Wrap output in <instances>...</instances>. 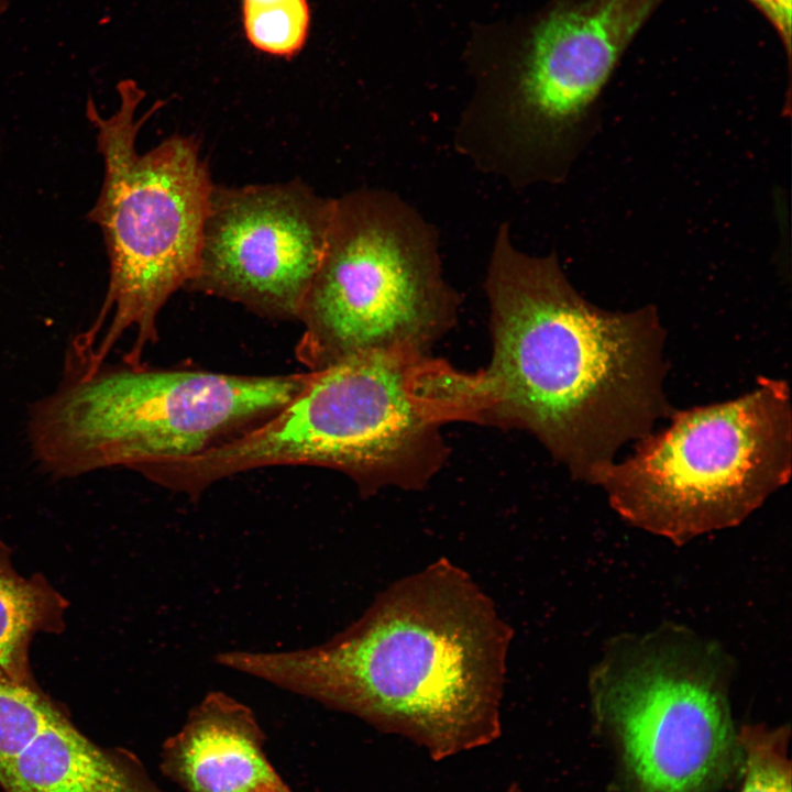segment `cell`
I'll list each match as a JSON object with an SVG mask.
<instances>
[{
	"label": "cell",
	"instance_id": "9a60e30c",
	"mask_svg": "<svg viewBox=\"0 0 792 792\" xmlns=\"http://www.w3.org/2000/svg\"><path fill=\"white\" fill-rule=\"evenodd\" d=\"M789 732L746 727L739 733L744 780L739 792H791Z\"/></svg>",
	"mask_w": 792,
	"mask_h": 792
},
{
	"label": "cell",
	"instance_id": "5bb4252c",
	"mask_svg": "<svg viewBox=\"0 0 792 792\" xmlns=\"http://www.w3.org/2000/svg\"><path fill=\"white\" fill-rule=\"evenodd\" d=\"M242 22L254 48L292 58L307 42L310 10L307 0H242Z\"/></svg>",
	"mask_w": 792,
	"mask_h": 792
},
{
	"label": "cell",
	"instance_id": "30bf717a",
	"mask_svg": "<svg viewBox=\"0 0 792 792\" xmlns=\"http://www.w3.org/2000/svg\"><path fill=\"white\" fill-rule=\"evenodd\" d=\"M333 199L299 179L213 186L187 289L274 319H298L326 251Z\"/></svg>",
	"mask_w": 792,
	"mask_h": 792
},
{
	"label": "cell",
	"instance_id": "8fae6325",
	"mask_svg": "<svg viewBox=\"0 0 792 792\" xmlns=\"http://www.w3.org/2000/svg\"><path fill=\"white\" fill-rule=\"evenodd\" d=\"M265 741L251 707L210 691L163 743L160 769L185 792H294L267 758Z\"/></svg>",
	"mask_w": 792,
	"mask_h": 792
},
{
	"label": "cell",
	"instance_id": "7a4b0ae2",
	"mask_svg": "<svg viewBox=\"0 0 792 792\" xmlns=\"http://www.w3.org/2000/svg\"><path fill=\"white\" fill-rule=\"evenodd\" d=\"M512 632L462 570L438 561L394 583L328 641L215 661L403 736L441 761L501 735Z\"/></svg>",
	"mask_w": 792,
	"mask_h": 792
},
{
	"label": "cell",
	"instance_id": "2e32d148",
	"mask_svg": "<svg viewBox=\"0 0 792 792\" xmlns=\"http://www.w3.org/2000/svg\"><path fill=\"white\" fill-rule=\"evenodd\" d=\"M769 22L779 37L790 68L792 51V0H747Z\"/></svg>",
	"mask_w": 792,
	"mask_h": 792
},
{
	"label": "cell",
	"instance_id": "3957f363",
	"mask_svg": "<svg viewBox=\"0 0 792 792\" xmlns=\"http://www.w3.org/2000/svg\"><path fill=\"white\" fill-rule=\"evenodd\" d=\"M454 421L449 365L428 355L374 351L319 371L286 406L244 433L160 468L163 485L190 497L238 473L311 465L348 475L363 495L421 490L448 457Z\"/></svg>",
	"mask_w": 792,
	"mask_h": 792
},
{
	"label": "cell",
	"instance_id": "6da1fadb",
	"mask_svg": "<svg viewBox=\"0 0 792 792\" xmlns=\"http://www.w3.org/2000/svg\"><path fill=\"white\" fill-rule=\"evenodd\" d=\"M484 288L492 356L475 373L476 424L527 431L573 479L592 484L625 444L675 409L664 392L666 330L654 307L593 305L556 255L522 252L506 223Z\"/></svg>",
	"mask_w": 792,
	"mask_h": 792
},
{
	"label": "cell",
	"instance_id": "8992f818",
	"mask_svg": "<svg viewBox=\"0 0 792 792\" xmlns=\"http://www.w3.org/2000/svg\"><path fill=\"white\" fill-rule=\"evenodd\" d=\"M435 229L396 194L333 199L326 251L302 302L298 361L319 371L356 354L428 355L455 324Z\"/></svg>",
	"mask_w": 792,
	"mask_h": 792
},
{
	"label": "cell",
	"instance_id": "7c38bea8",
	"mask_svg": "<svg viewBox=\"0 0 792 792\" xmlns=\"http://www.w3.org/2000/svg\"><path fill=\"white\" fill-rule=\"evenodd\" d=\"M0 788L3 792H166L133 752L96 744L64 711L3 769Z\"/></svg>",
	"mask_w": 792,
	"mask_h": 792
},
{
	"label": "cell",
	"instance_id": "e0dca14e",
	"mask_svg": "<svg viewBox=\"0 0 792 792\" xmlns=\"http://www.w3.org/2000/svg\"><path fill=\"white\" fill-rule=\"evenodd\" d=\"M9 7V0H0V18L6 13Z\"/></svg>",
	"mask_w": 792,
	"mask_h": 792
},
{
	"label": "cell",
	"instance_id": "4fadbf2b",
	"mask_svg": "<svg viewBox=\"0 0 792 792\" xmlns=\"http://www.w3.org/2000/svg\"><path fill=\"white\" fill-rule=\"evenodd\" d=\"M68 602L42 575L19 574L0 540V670L12 680L37 685L30 646L37 632L61 634Z\"/></svg>",
	"mask_w": 792,
	"mask_h": 792
},
{
	"label": "cell",
	"instance_id": "ac0fdd59",
	"mask_svg": "<svg viewBox=\"0 0 792 792\" xmlns=\"http://www.w3.org/2000/svg\"><path fill=\"white\" fill-rule=\"evenodd\" d=\"M505 792H520V788L517 783H512L508 785Z\"/></svg>",
	"mask_w": 792,
	"mask_h": 792
},
{
	"label": "cell",
	"instance_id": "5b68a950",
	"mask_svg": "<svg viewBox=\"0 0 792 792\" xmlns=\"http://www.w3.org/2000/svg\"><path fill=\"white\" fill-rule=\"evenodd\" d=\"M117 91L119 107L106 118L91 98L86 106L103 161L88 220L101 229L110 274L100 312L73 342L84 358L100 362L132 331L124 360L140 363L157 340L163 307L195 276L215 184L195 135L174 133L139 153V131L165 102L156 100L136 117L145 91L133 79L121 80Z\"/></svg>",
	"mask_w": 792,
	"mask_h": 792
},
{
	"label": "cell",
	"instance_id": "52a82bcc",
	"mask_svg": "<svg viewBox=\"0 0 792 792\" xmlns=\"http://www.w3.org/2000/svg\"><path fill=\"white\" fill-rule=\"evenodd\" d=\"M592 484L625 518L683 537L735 524L788 483L792 405L787 381L758 377L726 402L674 409Z\"/></svg>",
	"mask_w": 792,
	"mask_h": 792
},
{
	"label": "cell",
	"instance_id": "ba28073f",
	"mask_svg": "<svg viewBox=\"0 0 792 792\" xmlns=\"http://www.w3.org/2000/svg\"><path fill=\"white\" fill-rule=\"evenodd\" d=\"M664 0H556L506 97L475 117L490 151L541 179L565 175L623 55Z\"/></svg>",
	"mask_w": 792,
	"mask_h": 792
},
{
	"label": "cell",
	"instance_id": "9c48e42d",
	"mask_svg": "<svg viewBox=\"0 0 792 792\" xmlns=\"http://www.w3.org/2000/svg\"><path fill=\"white\" fill-rule=\"evenodd\" d=\"M631 792H715L743 767L739 733L715 673L673 648L606 663L594 683Z\"/></svg>",
	"mask_w": 792,
	"mask_h": 792
},
{
	"label": "cell",
	"instance_id": "277c9868",
	"mask_svg": "<svg viewBox=\"0 0 792 792\" xmlns=\"http://www.w3.org/2000/svg\"><path fill=\"white\" fill-rule=\"evenodd\" d=\"M311 372L274 376L161 370L67 351L59 386L30 414L38 465L55 479L109 468L140 473L204 453L262 424Z\"/></svg>",
	"mask_w": 792,
	"mask_h": 792
}]
</instances>
